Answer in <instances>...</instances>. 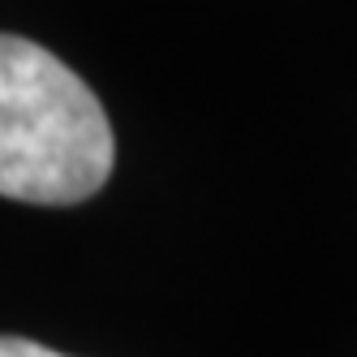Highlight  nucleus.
<instances>
[{
  "label": "nucleus",
  "mask_w": 357,
  "mask_h": 357,
  "mask_svg": "<svg viewBox=\"0 0 357 357\" xmlns=\"http://www.w3.org/2000/svg\"><path fill=\"white\" fill-rule=\"evenodd\" d=\"M0 357H65L56 349H47L39 340H22V336H0Z\"/></svg>",
  "instance_id": "f03ea898"
},
{
  "label": "nucleus",
  "mask_w": 357,
  "mask_h": 357,
  "mask_svg": "<svg viewBox=\"0 0 357 357\" xmlns=\"http://www.w3.org/2000/svg\"><path fill=\"white\" fill-rule=\"evenodd\" d=\"M116 138L95 91L47 47L0 35V194L69 207L104 190Z\"/></svg>",
  "instance_id": "f257e3e1"
}]
</instances>
